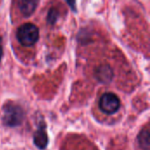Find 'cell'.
Masks as SVG:
<instances>
[{"label":"cell","instance_id":"cell-1","mask_svg":"<svg viewBox=\"0 0 150 150\" xmlns=\"http://www.w3.org/2000/svg\"><path fill=\"white\" fill-rule=\"evenodd\" d=\"M16 35L20 44L25 47H31L39 40V28L33 24L25 23L18 28Z\"/></svg>","mask_w":150,"mask_h":150},{"label":"cell","instance_id":"cell-2","mask_svg":"<svg viewBox=\"0 0 150 150\" xmlns=\"http://www.w3.org/2000/svg\"><path fill=\"white\" fill-rule=\"evenodd\" d=\"M99 107L106 114H114L120 108V100L114 93L105 92L99 98Z\"/></svg>","mask_w":150,"mask_h":150},{"label":"cell","instance_id":"cell-3","mask_svg":"<svg viewBox=\"0 0 150 150\" xmlns=\"http://www.w3.org/2000/svg\"><path fill=\"white\" fill-rule=\"evenodd\" d=\"M4 122L9 127H16L19 125L24 118L23 110L18 105H6L4 109Z\"/></svg>","mask_w":150,"mask_h":150},{"label":"cell","instance_id":"cell-4","mask_svg":"<svg viewBox=\"0 0 150 150\" xmlns=\"http://www.w3.org/2000/svg\"><path fill=\"white\" fill-rule=\"evenodd\" d=\"M94 77L101 83H110L114 77V71L108 63H100L94 69Z\"/></svg>","mask_w":150,"mask_h":150},{"label":"cell","instance_id":"cell-5","mask_svg":"<svg viewBox=\"0 0 150 150\" xmlns=\"http://www.w3.org/2000/svg\"><path fill=\"white\" fill-rule=\"evenodd\" d=\"M18 9L24 17L31 16L35 11L38 2L37 1H19L18 2Z\"/></svg>","mask_w":150,"mask_h":150},{"label":"cell","instance_id":"cell-6","mask_svg":"<svg viewBox=\"0 0 150 150\" xmlns=\"http://www.w3.org/2000/svg\"><path fill=\"white\" fill-rule=\"evenodd\" d=\"M34 144L40 149H43L47 145V134L44 127H40L34 134L33 137Z\"/></svg>","mask_w":150,"mask_h":150},{"label":"cell","instance_id":"cell-7","mask_svg":"<svg viewBox=\"0 0 150 150\" xmlns=\"http://www.w3.org/2000/svg\"><path fill=\"white\" fill-rule=\"evenodd\" d=\"M138 142L143 150L149 149V130L148 127L140 133L138 136Z\"/></svg>","mask_w":150,"mask_h":150},{"label":"cell","instance_id":"cell-8","mask_svg":"<svg viewBox=\"0 0 150 150\" xmlns=\"http://www.w3.org/2000/svg\"><path fill=\"white\" fill-rule=\"evenodd\" d=\"M57 12L55 11V10H51L48 15V20L50 23H54L56 18H57Z\"/></svg>","mask_w":150,"mask_h":150},{"label":"cell","instance_id":"cell-9","mask_svg":"<svg viewBox=\"0 0 150 150\" xmlns=\"http://www.w3.org/2000/svg\"><path fill=\"white\" fill-rule=\"evenodd\" d=\"M2 55H3V47H2V38L0 36V60L2 58Z\"/></svg>","mask_w":150,"mask_h":150}]
</instances>
